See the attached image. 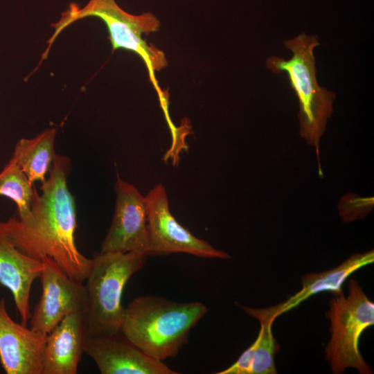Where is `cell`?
Wrapping results in <instances>:
<instances>
[{
    "label": "cell",
    "instance_id": "obj_1",
    "mask_svg": "<svg viewBox=\"0 0 374 374\" xmlns=\"http://www.w3.org/2000/svg\"><path fill=\"white\" fill-rule=\"evenodd\" d=\"M70 167L66 157L56 154L41 193L34 190L28 214L24 218L12 216L4 223L24 253L39 260L51 258L69 278L83 283L93 259L80 253L75 243L76 206L67 184Z\"/></svg>",
    "mask_w": 374,
    "mask_h": 374
},
{
    "label": "cell",
    "instance_id": "obj_2",
    "mask_svg": "<svg viewBox=\"0 0 374 374\" xmlns=\"http://www.w3.org/2000/svg\"><path fill=\"white\" fill-rule=\"evenodd\" d=\"M207 311L200 302L139 296L125 308L121 332L147 355L163 362L178 355L191 329Z\"/></svg>",
    "mask_w": 374,
    "mask_h": 374
},
{
    "label": "cell",
    "instance_id": "obj_3",
    "mask_svg": "<svg viewBox=\"0 0 374 374\" xmlns=\"http://www.w3.org/2000/svg\"><path fill=\"white\" fill-rule=\"evenodd\" d=\"M283 45L292 53L289 60L275 55L266 59L267 69L275 73L284 72L296 94L299 103V133L306 142L316 148L319 173L323 175L319 159L320 139L333 113L334 91L320 86L317 80L314 49L320 45L318 36L302 32L285 40Z\"/></svg>",
    "mask_w": 374,
    "mask_h": 374
},
{
    "label": "cell",
    "instance_id": "obj_4",
    "mask_svg": "<svg viewBox=\"0 0 374 374\" xmlns=\"http://www.w3.org/2000/svg\"><path fill=\"white\" fill-rule=\"evenodd\" d=\"M88 17H96L104 21L109 33L112 49H125L138 55L145 64L150 80L159 93L154 72L167 66L164 53L143 38L157 32L160 27L159 20L151 12L132 15L123 10L115 0H89L80 7L75 3L69 4L62 13L58 21L52 24L54 31L47 40V47L42 55L46 59L50 48L60 33L78 20Z\"/></svg>",
    "mask_w": 374,
    "mask_h": 374
},
{
    "label": "cell",
    "instance_id": "obj_5",
    "mask_svg": "<svg viewBox=\"0 0 374 374\" xmlns=\"http://www.w3.org/2000/svg\"><path fill=\"white\" fill-rule=\"evenodd\" d=\"M146 256L136 252H100L92 258L82 312L86 335L121 331L125 313L123 292L132 276L143 267Z\"/></svg>",
    "mask_w": 374,
    "mask_h": 374
},
{
    "label": "cell",
    "instance_id": "obj_6",
    "mask_svg": "<svg viewBox=\"0 0 374 374\" xmlns=\"http://www.w3.org/2000/svg\"><path fill=\"white\" fill-rule=\"evenodd\" d=\"M326 317L331 337L326 348V360L335 374L354 368L361 374L373 370L362 357L359 341L365 330L374 325V303L355 279L350 280L348 295H335L329 302Z\"/></svg>",
    "mask_w": 374,
    "mask_h": 374
},
{
    "label": "cell",
    "instance_id": "obj_7",
    "mask_svg": "<svg viewBox=\"0 0 374 374\" xmlns=\"http://www.w3.org/2000/svg\"><path fill=\"white\" fill-rule=\"evenodd\" d=\"M148 246L147 256L185 253L201 258L228 259L227 253L192 234L173 217L165 187L159 184L145 197Z\"/></svg>",
    "mask_w": 374,
    "mask_h": 374
},
{
    "label": "cell",
    "instance_id": "obj_8",
    "mask_svg": "<svg viewBox=\"0 0 374 374\" xmlns=\"http://www.w3.org/2000/svg\"><path fill=\"white\" fill-rule=\"evenodd\" d=\"M39 275L42 292L30 315V328L48 335L66 316L83 312L87 301L85 286L69 278L53 260H42Z\"/></svg>",
    "mask_w": 374,
    "mask_h": 374
},
{
    "label": "cell",
    "instance_id": "obj_9",
    "mask_svg": "<svg viewBox=\"0 0 374 374\" xmlns=\"http://www.w3.org/2000/svg\"><path fill=\"white\" fill-rule=\"evenodd\" d=\"M115 190V210L100 252H136L147 255L148 235L145 197L118 175Z\"/></svg>",
    "mask_w": 374,
    "mask_h": 374
},
{
    "label": "cell",
    "instance_id": "obj_10",
    "mask_svg": "<svg viewBox=\"0 0 374 374\" xmlns=\"http://www.w3.org/2000/svg\"><path fill=\"white\" fill-rule=\"evenodd\" d=\"M84 352L102 374H177L163 362L152 358L120 331L86 335Z\"/></svg>",
    "mask_w": 374,
    "mask_h": 374
},
{
    "label": "cell",
    "instance_id": "obj_11",
    "mask_svg": "<svg viewBox=\"0 0 374 374\" xmlns=\"http://www.w3.org/2000/svg\"><path fill=\"white\" fill-rule=\"evenodd\" d=\"M374 262V251L355 253L339 265L319 273H309L301 278V290L281 303L264 308H253L240 305L249 316L259 322H273L282 314L295 308L310 297L323 292L335 295L342 291V285L347 278L358 269Z\"/></svg>",
    "mask_w": 374,
    "mask_h": 374
},
{
    "label": "cell",
    "instance_id": "obj_12",
    "mask_svg": "<svg viewBox=\"0 0 374 374\" xmlns=\"http://www.w3.org/2000/svg\"><path fill=\"white\" fill-rule=\"evenodd\" d=\"M46 336L15 321L0 299V362L7 374H42Z\"/></svg>",
    "mask_w": 374,
    "mask_h": 374
},
{
    "label": "cell",
    "instance_id": "obj_13",
    "mask_svg": "<svg viewBox=\"0 0 374 374\" xmlns=\"http://www.w3.org/2000/svg\"><path fill=\"white\" fill-rule=\"evenodd\" d=\"M43 268L42 260L29 256L15 245L4 222L0 221V284L12 293L21 323L26 326L30 317L31 286Z\"/></svg>",
    "mask_w": 374,
    "mask_h": 374
},
{
    "label": "cell",
    "instance_id": "obj_14",
    "mask_svg": "<svg viewBox=\"0 0 374 374\" xmlns=\"http://www.w3.org/2000/svg\"><path fill=\"white\" fill-rule=\"evenodd\" d=\"M85 337L82 312L66 316L46 336L42 374H76Z\"/></svg>",
    "mask_w": 374,
    "mask_h": 374
},
{
    "label": "cell",
    "instance_id": "obj_15",
    "mask_svg": "<svg viewBox=\"0 0 374 374\" xmlns=\"http://www.w3.org/2000/svg\"><path fill=\"white\" fill-rule=\"evenodd\" d=\"M55 128L46 129L31 139H21L15 146L12 158L29 181L42 184L46 179L56 155Z\"/></svg>",
    "mask_w": 374,
    "mask_h": 374
},
{
    "label": "cell",
    "instance_id": "obj_16",
    "mask_svg": "<svg viewBox=\"0 0 374 374\" xmlns=\"http://www.w3.org/2000/svg\"><path fill=\"white\" fill-rule=\"evenodd\" d=\"M35 188L16 161L10 158L0 172V196L13 201L18 217L24 218L30 210Z\"/></svg>",
    "mask_w": 374,
    "mask_h": 374
},
{
    "label": "cell",
    "instance_id": "obj_17",
    "mask_svg": "<svg viewBox=\"0 0 374 374\" xmlns=\"http://www.w3.org/2000/svg\"><path fill=\"white\" fill-rule=\"evenodd\" d=\"M260 328L254 345L251 374H276L275 354L280 347L272 332L273 322H260Z\"/></svg>",
    "mask_w": 374,
    "mask_h": 374
},
{
    "label": "cell",
    "instance_id": "obj_18",
    "mask_svg": "<svg viewBox=\"0 0 374 374\" xmlns=\"http://www.w3.org/2000/svg\"><path fill=\"white\" fill-rule=\"evenodd\" d=\"M0 286H1V284H0Z\"/></svg>",
    "mask_w": 374,
    "mask_h": 374
}]
</instances>
